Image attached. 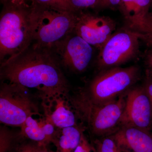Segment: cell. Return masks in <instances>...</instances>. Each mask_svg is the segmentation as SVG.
<instances>
[{"label": "cell", "instance_id": "52a82bcc", "mask_svg": "<svg viewBox=\"0 0 152 152\" xmlns=\"http://www.w3.org/2000/svg\"><path fill=\"white\" fill-rule=\"evenodd\" d=\"M138 34L127 27L115 31L99 50L96 64L99 70L120 66L140 55Z\"/></svg>", "mask_w": 152, "mask_h": 152}, {"label": "cell", "instance_id": "8992f818", "mask_svg": "<svg viewBox=\"0 0 152 152\" xmlns=\"http://www.w3.org/2000/svg\"><path fill=\"white\" fill-rule=\"evenodd\" d=\"M29 89L21 85L1 82L0 121L7 126L21 127L29 117L40 115Z\"/></svg>", "mask_w": 152, "mask_h": 152}, {"label": "cell", "instance_id": "4316f807", "mask_svg": "<svg viewBox=\"0 0 152 152\" xmlns=\"http://www.w3.org/2000/svg\"><path fill=\"white\" fill-rule=\"evenodd\" d=\"M34 152H56L52 151L47 148V146L38 145L37 148Z\"/></svg>", "mask_w": 152, "mask_h": 152}, {"label": "cell", "instance_id": "2e32d148", "mask_svg": "<svg viewBox=\"0 0 152 152\" xmlns=\"http://www.w3.org/2000/svg\"><path fill=\"white\" fill-rule=\"evenodd\" d=\"M132 31L138 34L140 40L142 41L147 47L152 43V12H149L141 25Z\"/></svg>", "mask_w": 152, "mask_h": 152}, {"label": "cell", "instance_id": "5b68a950", "mask_svg": "<svg viewBox=\"0 0 152 152\" xmlns=\"http://www.w3.org/2000/svg\"><path fill=\"white\" fill-rule=\"evenodd\" d=\"M77 12L34 6L32 45L51 50L57 43L75 31Z\"/></svg>", "mask_w": 152, "mask_h": 152}, {"label": "cell", "instance_id": "cb8c5ba5", "mask_svg": "<svg viewBox=\"0 0 152 152\" xmlns=\"http://www.w3.org/2000/svg\"><path fill=\"white\" fill-rule=\"evenodd\" d=\"M121 0H99L97 7L102 8H119Z\"/></svg>", "mask_w": 152, "mask_h": 152}, {"label": "cell", "instance_id": "7c38bea8", "mask_svg": "<svg viewBox=\"0 0 152 152\" xmlns=\"http://www.w3.org/2000/svg\"><path fill=\"white\" fill-rule=\"evenodd\" d=\"M56 128L46 115L39 120L29 117L21 127L19 135L39 145L47 146L50 143H54L58 132Z\"/></svg>", "mask_w": 152, "mask_h": 152}, {"label": "cell", "instance_id": "ac0fdd59", "mask_svg": "<svg viewBox=\"0 0 152 152\" xmlns=\"http://www.w3.org/2000/svg\"><path fill=\"white\" fill-rule=\"evenodd\" d=\"M94 144L96 152H122L111 135L97 139Z\"/></svg>", "mask_w": 152, "mask_h": 152}, {"label": "cell", "instance_id": "ffe728a7", "mask_svg": "<svg viewBox=\"0 0 152 152\" xmlns=\"http://www.w3.org/2000/svg\"><path fill=\"white\" fill-rule=\"evenodd\" d=\"M99 0H70L71 4L76 11L82 9L97 7Z\"/></svg>", "mask_w": 152, "mask_h": 152}, {"label": "cell", "instance_id": "3957f363", "mask_svg": "<svg viewBox=\"0 0 152 152\" xmlns=\"http://www.w3.org/2000/svg\"><path fill=\"white\" fill-rule=\"evenodd\" d=\"M141 75L137 65L102 70L78 94L94 104H104L127 92L140 80Z\"/></svg>", "mask_w": 152, "mask_h": 152}, {"label": "cell", "instance_id": "9a60e30c", "mask_svg": "<svg viewBox=\"0 0 152 152\" xmlns=\"http://www.w3.org/2000/svg\"><path fill=\"white\" fill-rule=\"evenodd\" d=\"M83 130L78 126L58 129L54 145L56 152H74L81 138Z\"/></svg>", "mask_w": 152, "mask_h": 152}, {"label": "cell", "instance_id": "9c48e42d", "mask_svg": "<svg viewBox=\"0 0 152 152\" xmlns=\"http://www.w3.org/2000/svg\"><path fill=\"white\" fill-rule=\"evenodd\" d=\"M119 126L151 129L152 107L142 85L134 86L126 94V104Z\"/></svg>", "mask_w": 152, "mask_h": 152}, {"label": "cell", "instance_id": "44dd1931", "mask_svg": "<svg viewBox=\"0 0 152 152\" xmlns=\"http://www.w3.org/2000/svg\"><path fill=\"white\" fill-rule=\"evenodd\" d=\"M74 152H96V151L94 146L90 143L83 132L80 143Z\"/></svg>", "mask_w": 152, "mask_h": 152}, {"label": "cell", "instance_id": "8fae6325", "mask_svg": "<svg viewBox=\"0 0 152 152\" xmlns=\"http://www.w3.org/2000/svg\"><path fill=\"white\" fill-rule=\"evenodd\" d=\"M111 135L122 152H152L151 131L134 127H121Z\"/></svg>", "mask_w": 152, "mask_h": 152}, {"label": "cell", "instance_id": "4fadbf2b", "mask_svg": "<svg viewBox=\"0 0 152 152\" xmlns=\"http://www.w3.org/2000/svg\"><path fill=\"white\" fill-rule=\"evenodd\" d=\"M152 0H121L119 8L126 23V27L133 30L139 26L149 12Z\"/></svg>", "mask_w": 152, "mask_h": 152}, {"label": "cell", "instance_id": "83f0119b", "mask_svg": "<svg viewBox=\"0 0 152 152\" xmlns=\"http://www.w3.org/2000/svg\"><path fill=\"white\" fill-rule=\"evenodd\" d=\"M148 48H152V43L150 44L148 46Z\"/></svg>", "mask_w": 152, "mask_h": 152}, {"label": "cell", "instance_id": "ba28073f", "mask_svg": "<svg viewBox=\"0 0 152 152\" xmlns=\"http://www.w3.org/2000/svg\"><path fill=\"white\" fill-rule=\"evenodd\" d=\"M93 47L74 31L57 43L51 50L61 65L80 73L89 65L94 54Z\"/></svg>", "mask_w": 152, "mask_h": 152}, {"label": "cell", "instance_id": "d4e9b609", "mask_svg": "<svg viewBox=\"0 0 152 152\" xmlns=\"http://www.w3.org/2000/svg\"><path fill=\"white\" fill-rule=\"evenodd\" d=\"M143 58L146 70L148 71L152 76V48H149L145 51Z\"/></svg>", "mask_w": 152, "mask_h": 152}, {"label": "cell", "instance_id": "603a6c76", "mask_svg": "<svg viewBox=\"0 0 152 152\" xmlns=\"http://www.w3.org/2000/svg\"><path fill=\"white\" fill-rule=\"evenodd\" d=\"M38 145L33 142L18 144L11 152H34Z\"/></svg>", "mask_w": 152, "mask_h": 152}, {"label": "cell", "instance_id": "30bf717a", "mask_svg": "<svg viewBox=\"0 0 152 152\" xmlns=\"http://www.w3.org/2000/svg\"><path fill=\"white\" fill-rule=\"evenodd\" d=\"M111 18L82 11L77 12L75 32L93 47L99 50L116 29Z\"/></svg>", "mask_w": 152, "mask_h": 152}, {"label": "cell", "instance_id": "7a4b0ae2", "mask_svg": "<svg viewBox=\"0 0 152 152\" xmlns=\"http://www.w3.org/2000/svg\"><path fill=\"white\" fill-rule=\"evenodd\" d=\"M7 3L0 18L1 64L31 45L34 26V6Z\"/></svg>", "mask_w": 152, "mask_h": 152}, {"label": "cell", "instance_id": "6da1fadb", "mask_svg": "<svg viewBox=\"0 0 152 152\" xmlns=\"http://www.w3.org/2000/svg\"><path fill=\"white\" fill-rule=\"evenodd\" d=\"M61 65L49 49L31 45L20 54L1 64V81L37 91L45 107L59 97L68 98L70 87Z\"/></svg>", "mask_w": 152, "mask_h": 152}, {"label": "cell", "instance_id": "d6986e66", "mask_svg": "<svg viewBox=\"0 0 152 152\" xmlns=\"http://www.w3.org/2000/svg\"><path fill=\"white\" fill-rule=\"evenodd\" d=\"M15 136L5 126L0 129V152H11L17 144L15 143Z\"/></svg>", "mask_w": 152, "mask_h": 152}, {"label": "cell", "instance_id": "f1b7e54d", "mask_svg": "<svg viewBox=\"0 0 152 152\" xmlns=\"http://www.w3.org/2000/svg\"><path fill=\"white\" fill-rule=\"evenodd\" d=\"M68 1H69L70 2V0H68Z\"/></svg>", "mask_w": 152, "mask_h": 152}, {"label": "cell", "instance_id": "e0dca14e", "mask_svg": "<svg viewBox=\"0 0 152 152\" xmlns=\"http://www.w3.org/2000/svg\"><path fill=\"white\" fill-rule=\"evenodd\" d=\"M33 6L63 11H74L70 2L68 0H30Z\"/></svg>", "mask_w": 152, "mask_h": 152}, {"label": "cell", "instance_id": "5bb4252c", "mask_svg": "<svg viewBox=\"0 0 152 152\" xmlns=\"http://www.w3.org/2000/svg\"><path fill=\"white\" fill-rule=\"evenodd\" d=\"M68 98H57L51 107L54 108L52 112L45 110L47 111L46 115L58 129L77 126V116L69 102Z\"/></svg>", "mask_w": 152, "mask_h": 152}, {"label": "cell", "instance_id": "277c9868", "mask_svg": "<svg viewBox=\"0 0 152 152\" xmlns=\"http://www.w3.org/2000/svg\"><path fill=\"white\" fill-rule=\"evenodd\" d=\"M126 94L101 105L91 103L78 93L69 96L68 100L77 116L87 125L91 133L97 137H103L118 130L116 128L124 109Z\"/></svg>", "mask_w": 152, "mask_h": 152}, {"label": "cell", "instance_id": "7402d4cb", "mask_svg": "<svg viewBox=\"0 0 152 152\" xmlns=\"http://www.w3.org/2000/svg\"><path fill=\"white\" fill-rule=\"evenodd\" d=\"M142 86L149 99L152 108V76L147 70L145 72Z\"/></svg>", "mask_w": 152, "mask_h": 152}, {"label": "cell", "instance_id": "484cf974", "mask_svg": "<svg viewBox=\"0 0 152 152\" xmlns=\"http://www.w3.org/2000/svg\"><path fill=\"white\" fill-rule=\"evenodd\" d=\"M12 4L20 6H29L32 5L30 0H9Z\"/></svg>", "mask_w": 152, "mask_h": 152}]
</instances>
